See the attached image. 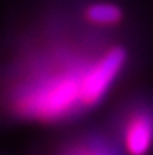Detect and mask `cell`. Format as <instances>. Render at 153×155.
<instances>
[{
    "mask_svg": "<svg viewBox=\"0 0 153 155\" xmlns=\"http://www.w3.org/2000/svg\"><path fill=\"white\" fill-rule=\"evenodd\" d=\"M117 145L123 155H150L153 150V106L137 101L123 110L117 125Z\"/></svg>",
    "mask_w": 153,
    "mask_h": 155,
    "instance_id": "7a4b0ae2",
    "label": "cell"
},
{
    "mask_svg": "<svg viewBox=\"0 0 153 155\" xmlns=\"http://www.w3.org/2000/svg\"><path fill=\"white\" fill-rule=\"evenodd\" d=\"M123 17L122 8L112 2H94L84 8V18L96 28H109L120 23Z\"/></svg>",
    "mask_w": 153,
    "mask_h": 155,
    "instance_id": "277c9868",
    "label": "cell"
},
{
    "mask_svg": "<svg viewBox=\"0 0 153 155\" xmlns=\"http://www.w3.org/2000/svg\"><path fill=\"white\" fill-rule=\"evenodd\" d=\"M56 155H123L119 145L96 134L81 135L68 140Z\"/></svg>",
    "mask_w": 153,
    "mask_h": 155,
    "instance_id": "3957f363",
    "label": "cell"
},
{
    "mask_svg": "<svg viewBox=\"0 0 153 155\" xmlns=\"http://www.w3.org/2000/svg\"><path fill=\"white\" fill-rule=\"evenodd\" d=\"M122 45L51 33L21 48L0 78V109L15 120L61 124L100 104L125 69Z\"/></svg>",
    "mask_w": 153,
    "mask_h": 155,
    "instance_id": "6da1fadb",
    "label": "cell"
}]
</instances>
